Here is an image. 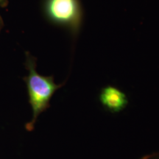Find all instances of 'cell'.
<instances>
[{
  "mask_svg": "<svg viewBox=\"0 0 159 159\" xmlns=\"http://www.w3.org/2000/svg\"><path fill=\"white\" fill-rule=\"evenodd\" d=\"M43 11L49 22L66 29L74 39L79 35L84 20L81 0H43Z\"/></svg>",
  "mask_w": 159,
  "mask_h": 159,
  "instance_id": "7a4b0ae2",
  "label": "cell"
},
{
  "mask_svg": "<svg viewBox=\"0 0 159 159\" xmlns=\"http://www.w3.org/2000/svg\"><path fill=\"white\" fill-rule=\"evenodd\" d=\"M7 0H0V6H2V7H5V6H7Z\"/></svg>",
  "mask_w": 159,
  "mask_h": 159,
  "instance_id": "5b68a950",
  "label": "cell"
},
{
  "mask_svg": "<svg viewBox=\"0 0 159 159\" xmlns=\"http://www.w3.org/2000/svg\"><path fill=\"white\" fill-rule=\"evenodd\" d=\"M99 100L105 110L111 114L122 112L129 102L124 91L111 85L102 88L99 94Z\"/></svg>",
  "mask_w": 159,
  "mask_h": 159,
  "instance_id": "3957f363",
  "label": "cell"
},
{
  "mask_svg": "<svg viewBox=\"0 0 159 159\" xmlns=\"http://www.w3.org/2000/svg\"><path fill=\"white\" fill-rule=\"evenodd\" d=\"M26 66L29 71L26 77L29 102L33 111V118L27 125V128L32 130L40 114L48 108L49 101L57 89L63 84L57 85L52 76H43L36 71V59L28 52L26 53Z\"/></svg>",
  "mask_w": 159,
  "mask_h": 159,
  "instance_id": "6da1fadb",
  "label": "cell"
},
{
  "mask_svg": "<svg viewBox=\"0 0 159 159\" xmlns=\"http://www.w3.org/2000/svg\"><path fill=\"white\" fill-rule=\"evenodd\" d=\"M139 159H159V151L158 152H152L150 154L145 155Z\"/></svg>",
  "mask_w": 159,
  "mask_h": 159,
  "instance_id": "277c9868",
  "label": "cell"
},
{
  "mask_svg": "<svg viewBox=\"0 0 159 159\" xmlns=\"http://www.w3.org/2000/svg\"><path fill=\"white\" fill-rule=\"evenodd\" d=\"M4 25V23H3V20H2V18L1 16H0V31H1L2 28Z\"/></svg>",
  "mask_w": 159,
  "mask_h": 159,
  "instance_id": "8992f818",
  "label": "cell"
}]
</instances>
